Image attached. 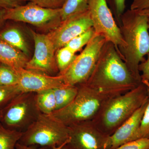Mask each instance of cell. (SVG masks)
Returning a JSON list of instances; mask_svg holds the SVG:
<instances>
[{
  "label": "cell",
  "instance_id": "obj_10",
  "mask_svg": "<svg viewBox=\"0 0 149 149\" xmlns=\"http://www.w3.org/2000/svg\"><path fill=\"white\" fill-rule=\"evenodd\" d=\"M35 44L34 55L26 63L24 68L54 76L59 72L55 53L56 49L49 37L31 30Z\"/></svg>",
  "mask_w": 149,
  "mask_h": 149
},
{
  "label": "cell",
  "instance_id": "obj_11",
  "mask_svg": "<svg viewBox=\"0 0 149 149\" xmlns=\"http://www.w3.org/2000/svg\"><path fill=\"white\" fill-rule=\"evenodd\" d=\"M70 149H105L109 136L96 127L92 121H85L68 126Z\"/></svg>",
  "mask_w": 149,
  "mask_h": 149
},
{
  "label": "cell",
  "instance_id": "obj_16",
  "mask_svg": "<svg viewBox=\"0 0 149 149\" xmlns=\"http://www.w3.org/2000/svg\"><path fill=\"white\" fill-rule=\"evenodd\" d=\"M29 60L28 57L21 51L0 40V63L15 70L24 68Z\"/></svg>",
  "mask_w": 149,
  "mask_h": 149
},
{
  "label": "cell",
  "instance_id": "obj_27",
  "mask_svg": "<svg viewBox=\"0 0 149 149\" xmlns=\"http://www.w3.org/2000/svg\"><path fill=\"white\" fill-rule=\"evenodd\" d=\"M29 2L35 3L37 5L45 8L60 9L63 5L65 0H27Z\"/></svg>",
  "mask_w": 149,
  "mask_h": 149
},
{
  "label": "cell",
  "instance_id": "obj_9",
  "mask_svg": "<svg viewBox=\"0 0 149 149\" xmlns=\"http://www.w3.org/2000/svg\"><path fill=\"white\" fill-rule=\"evenodd\" d=\"M96 35L112 43L118 52L124 47L125 43L120 27L118 26L107 0H91L88 8Z\"/></svg>",
  "mask_w": 149,
  "mask_h": 149
},
{
  "label": "cell",
  "instance_id": "obj_19",
  "mask_svg": "<svg viewBox=\"0 0 149 149\" xmlns=\"http://www.w3.org/2000/svg\"><path fill=\"white\" fill-rule=\"evenodd\" d=\"M36 102L41 113L50 115L56 110V101L53 89L36 94Z\"/></svg>",
  "mask_w": 149,
  "mask_h": 149
},
{
  "label": "cell",
  "instance_id": "obj_22",
  "mask_svg": "<svg viewBox=\"0 0 149 149\" xmlns=\"http://www.w3.org/2000/svg\"><path fill=\"white\" fill-rule=\"evenodd\" d=\"M95 34L94 28L91 27L85 32L74 37L65 46L76 53L81 50L82 48L88 44Z\"/></svg>",
  "mask_w": 149,
  "mask_h": 149
},
{
  "label": "cell",
  "instance_id": "obj_18",
  "mask_svg": "<svg viewBox=\"0 0 149 149\" xmlns=\"http://www.w3.org/2000/svg\"><path fill=\"white\" fill-rule=\"evenodd\" d=\"M91 0H65L60 8L62 21L88 10Z\"/></svg>",
  "mask_w": 149,
  "mask_h": 149
},
{
  "label": "cell",
  "instance_id": "obj_29",
  "mask_svg": "<svg viewBox=\"0 0 149 149\" xmlns=\"http://www.w3.org/2000/svg\"><path fill=\"white\" fill-rule=\"evenodd\" d=\"M147 56V59L144 60L139 65V70L141 72V80L149 82V54Z\"/></svg>",
  "mask_w": 149,
  "mask_h": 149
},
{
  "label": "cell",
  "instance_id": "obj_2",
  "mask_svg": "<svg viewBox=\"0 0 149 149\" xmlns=\"http://www.w3.org/2000/svg\"><path fill=\"white\" fill-rule=\"evenodd\" d=\"M141 83L133 77L114 45L107 42L92 74L85 83L97 89L127 92Z\"/></svg>",
  "mask_w": 149,
  "mask_h": 149
},
{
  "label": "cell",
  "instance_id": "obj_34",
  "mask_svg": "<svg viewBox=\"0 0 149 149\" xmlns=\"http://www.w3.org/2000/svg\"><path fill=\"white\" fill-rule=\"evenodd\" d=\"M142 83H143L146 88H147V94H148V97L149 99V82L147 81V80H142Z\"/></svg>",
  "mask_w": 149,
  "mask_h": 149
},
{
  "label": "cell",
  "instance_id": "obj_35",
  "mask_svg": "<svg viewBox=\"0 0 149 149\" xmlns=\"http://www.w3.org/2000/svg\"><path fill=\"white\" fill-rule=\"evenodd\" d=\"M140 13L148 17H149V8L143 10L141 11H138Z\"/></svg>",
  "mask_w": 149,
  "mask_h": 149
},
{
  "label": "cell",
  "instance_id": "obj_25",
  "mask_svg": "<svg viewBox=\"0 0 149 149\" xmlns=\"http://www.w3.org/2000/svg\"><path fill=\"white\" fill-rule=\"evenodd\" d=\"M115 149H149V138H142L130 141Z\"/></svg>",
  "mask_w": 149,
  "mask_h": 149
},
{
  "label": "cell",
  "instance_id": "obj_28",
  "mask_svg": "<svg viewBox=\"0 0 149 149\" xmlns=\"http://www.w3.org/2000/svg\"><path fill=\"white\" fill-rule=\"evenodd\" d=\"M27 0H0V8L10 9L24 5Z\"/></svg>",
  "mask_w": 149,
  "mask_h": 149
},
{
  "label": "cell",
  "instance_id": "obj_36",
  "mask_svg": "<svg viewBox=\"0 0 149 149\" xmlns=\"http://www.w3.org/2000/svg\"><path fill=\"white\" fill-rule=\"evenodd\" d=\"M66 143L63 144V145H62V146H59L58 147H54L53 148H52V149H61V148H62L63 146H65V145H66Z\"/></svg>",
  "mask_w": 149,
  "mask_h": 149
},
{
  "label": "cell",
  "instance_id": "obj_12",
  "mask_svg": "<svg viewBox=\"0 0 149 149\" xmlns=\"http://www.w3.org/2000/svg\"><path fill=\"white\" fill-rule=\"evenodd\" d=\"M93 27L89 11L76 15L62 21L60 24L47 34L56 50L69 41Z\"/></svg>",
  "mask_w": 149,
  "mask_h": 149
},
{
  "label": "cell",
  "instance_id": "obj_37",
  "mask_svg": "<svg viewBox=\"0 0 149 149\" xmlns=\"http://www.w3.org/2000/svg\"><path fill=\"white\" fill-rule=\"evenodd\" d=\"M66 144V145H65V146H63L61 148V149H70L69 148H68V147L67 146Z\"/></svg>",
  "mask_w": 149,
  "mask_h": 149
},
{
  "label": "cell",
  "instance_id": "obj_6",
  "mask_svg": "<svg viewBox=\"0 0 149 149\" xmlns=\"http://www.w3.org/2000/svg\"><path fill=\"white\" fill-rule=\"evenodd\" d=\"M36 93H21L2 109L0 120L6 128L24 133L41 112L36 102Z\"/></svg>",
  "mask_w": 149,
  "mask_h": 149
},
{
  "label": "cell",
  "instance_id": "obj_26",
  "mask_svg": "<svg viewBox=\"0 0 149 149\" xmlns=\"http://www.w3.org/2000/svg\"><path fill=\"white\" fill-rule=\"evenodd\" d=\"M139 138H149V99L141 120Z\"/></svg>",
  "mask_w": 149,
  "mask_h": 149
},
{
  "label": "cell",
  "instance_id": "obj_39",
  "mask_svg": "<svg viewBox=\"0 0 149 149\" xmlns=\"http://www.w3.org/2000/svg\"><path fill=\"white\" fill-rule=\"evenodd\" d=\"M148 31L149 32V17H148Z\"/></svg>",
  "mask_w": 149,
  "mask_h": 149
},
{
  "label": "cell",
  "instance_id": "obj_33",
  "mask_svg": "<svg viewBox=\"0 0 149 149\" xmlns=\"http://www.w3.org/2000/svg\"><path fill=\"white\" fill-rule=\"evenodd\" d=\"M5 10H6L0 8V29L3 26L6 22L5 19Z\"/></svg>",
  "mask_w": 149,
  "mask_h": 149
},
{
  "label": "cell",
  "instance_id": "obj_1",
  "mask_svg": "<svg viewBox=\"0 0 149 149\" xmlns=\"http://www.w3.org/2000/svg\"><path fill=\"white\" fill-rule=\"evenodd\" d=\"M148 20V17L130 9L125 11L120 19V30L125 46L118 53L139 83H142L139 65L149 54Z\"/></svg>",
  "mask_w": 149,
  "mask_h": 149
},
{
  "label": "cell",
  "instance_id": "obj_8",
  "mask_svg": "<svg viewBox=\"0 0 149 149\" xmlns=\"http://www.w3.org/2000/svg\"><path fill=\"white\" fill-rule=\"evenodd\" d=\"M5 19L6 21L25 22L40 29L51 31L62 22L60 8H45L31 2L6 10Z\"/></svg>",
  "mask_w": 149,
  "mask_h": 149
},
{
  "label": "cell",
  "instance_id": "obj_5",
  "mask_svg": "<svg viewBox=\"0 0 149 149\" xmlns=\"http://www.w3.org/2000/svg\"><path fill=\"white\" fill-rule=\"evenodd\" d=\"M69 141L68 127L52 115L42 113L22 133L18 143L27 146L53 148Z\"/></svg>",
  "mask_w": 149,
  "mask_h": 149
},
{
  "label": "cell",
  "instance_id": "obj_14",
  "mask_svg": "<svg viewBox=\"0 0 149 149\" xmlns=\"http://www.w3.org/2000/svg\"><path fill=\"white\" fill-rule=\"evenodd\" d=\"M149 99L131 116L109 136L105 149H115L121 145L139 138V130Z\"/></svg>",
  "mask_w": 149,
  "mask_h": 149
},
{
  "label": "cell",
  "instance_id": "obj_31",
  "mask_svg": "<svg viewBox=\"0 0 149 149\" xmlns=\"http://www.w3.org/2000/svg\"><path fill=\"white\" fill-rule=\"evenodd\" d=\"M149 8V0H133L130 9L141 11Z\"/></svg>",
  "mask_w": 149,
  "mask_h": 149
},
{
  "label": "cell",
  "instance_id": "obj_23",
  "mask_svg": "<svg viewBox=\"0 0 149 149\" xmlns=\"http://www.w3.org/2000/svg\"><path fill=\"white\" fill-rule=\"evenodd\" d=\"M21 93L17 85H0V110L2 109Z\"/></svg>",
  "mask_w": 149,
  "mask_h": 149
},
{
  "label": "cell",
  "instance_id": "obj_13",
  "mask_svg": "<svg viewBox=\"0 0 149 149\" xmlns=\"http://www.w3.org/2000/svg\"><path fill=\"white\" fill-rule=\"evenodd\" d=\"M18 85L22 93H38L66 85L61 74L52 76L25 68L15 70Z\"/></svg>",
  "mask_w": 149,
  "mask_h": 149
},
{
  "label": "cell",
  "instance_id": "obj_7",
  "mask_svg": "<svg viewBox=\"0 0 149 149\" xmlns=\"http://www.w3.org/2000/svg\"><path fill=\"white\" fill-rule=\"evenodd\" d=\"M106 42L104 37L95 34L68 69L61 74L65 84L77 86L86 83L96 66L102 49Z\"/></svg>",
  "mask_w": 149,
  "mask_h": 149
},
{
  "label": "cell",
  "instance_id": "obj_24",
  "mask_svg": "<svg viewBox=\"0 0 149 149\" xmlns=\"http://www.w3.org/2000/svg\"><path fill=\"white\" fill-rule=\"evenodd\" d=\"M18 77L16 71L10 67L0 63V85H17Z\"/></svg>",
  "mask_w": 149,
  "mask_h": 149
},
{
  "label": "cell",
  "instance_id": "obj_30",
  "mask_svg": "<svg viewBox=\"0 0 149 149\" xmlns=\"http://www.w3.org/2000/svg\"><path fill=\"white\" fill-rule=\"evenodd\" d=\"M116 15L120 20V17L125 11L126 0H111Z\"/></svg>",
  "mask_w": 149,
  "mask_h": 149
},
{
  "label": "cell",
  "instance_id": "obj_4",
  "mask_svg": "<svg viewBox=\"0 0 149 149\" xmlns=\"http://www.w3.org/2000/svg\"><path fill=\"white\" fill-rule=\"evenodd\" d=\"M148 99L143 83L128 92L113 97L92 120L102 132L110 136Z\"/></svg>",
  "mask_w": 149,
  "mask_h": 149
},
{
  "label": "cell",
  "instance_id": "obj_32",
  "mask_svg": "<svg viewBox=\"0 0 149 149\" xmlns=\"http://www.w3.org/2000/svg\"><path fill=\"white\" fill-rule=\"evenodd\" d=\"M16 149H52V148L50 147H36V146H27L17 143Z\"/></svg>",
  "mask_w": 149,
  "mask_h": 149
},
{
  "label": "cell",
  "instance_id": "obj_38",
  "mask_svg": "<svg viewBox=\"0 0 149 149\" xmlns=\"http://www.w3.org/2000/svg\"><path fill=\"white\" fill-rule=\"evenodd\" d=\"M2 116V110H0V120H1Z\"/></svg>",
  "mask_w": 149,
  "mask_h": 149
},
{
  "label": "cell",
  "instance_id": "obj_21",
  "mask_svg": "<svg viewBox=\"0 0 149 149\" xmlns=\"http://www.w3.org/2000/svg\"><path fill=\"white\" fill-rule=\"evenodd\" d=\"M75 54L65 46L56 51V58L58 74H63L72 64L77 56Z\"/></svg>",
  "mask_w": 149,
  "mask_h": 149
},
{
  "label": "cell",
  "instance_id": "obj_20",
  "mask_svg": "<svg viewBox=\"0 0 149 149\" xmlns=\"http://www.w3.org/2000/svg\"><path fill=\"white\" fill-rule=\"evenodd\" d=\"M22 133L6 128L0 121V149H16Z\"/></svg>",
  "mask_w": 149,
  "mask_h": 149
},
{
  "label": "cell",
  "instance_id": "obj_3",
  "mask_svg": "<svg viewBox=\"0 0 149 149\" xmlns=\"http://www.w3.org/2000/svg\"><path fill=\"white\" fill-rule=\"evenodd\" d=\"M77 86V95L72 102L65 107L51 114L68 127L80 123L92 121L111 98L127 92L97 89L85 83Z\"/></svg>",
  "mask_w": 149,
  "mask_h": 149
},
{
  "label": "cell",
  "instance_id": "obj_15",
  "mask_svg": "<svg viewBox=\"0 0 149 149\" xmlns=\"http://www.w3.org/2000/svg\"><path fill=\"white\" fill-rule=\"evenodd\" d=\"M0 40L29 56L30 51L28 43L21 29L15 24L6 23V22L0 29Z\"/></svg>",
  "mask_w": 149,
  "mask_h": 149
},
{
  "label": "cell",
  "instance_id": "obj_17",
  "mask_svg": "<svg viewBox=\"0 0 149 149\" xmlns=\"http://www.w3.org/2000/svg\"><path fill=\"white\" fill-rule=\"evenodd\" d=\"M53 91L56 105V111L65 107L72 102L77 95L78 86L66 85L54 88Z\"/></svg>",
  "mask_w": 149,
  "mask_h": 149
}]
</instances>
